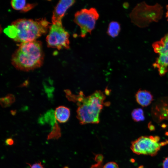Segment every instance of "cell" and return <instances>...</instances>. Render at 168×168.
Masks as SVG:
<instances>
[{"instance_id":"6da1fadb","label":"cell","mask_w":168,"mask_h":168,"mask_svg":"<svg viewBox=\"0 0 168 168\" xmlns=\"http://www.w3.org/2000/svg\"><path fill=\"white\" fill-rule=\"evenodd\" d=\"M65 92L68 99L76 103L78 106L77 117L82 125L99 123L100 114L104 106L110 105L104 102L105 95L100 90L96 91L87 96L82 91L77 95L72 94L68 90Z\"/></svg>"},{"instance_id":"7a4b0ae2","label":"cell","mask_w":168,"mask_h":168,"mask_svg":"<svg viewBox=\"0 0 168 168\" xmlns=\"http://www.w3.org/2000/svg\"><path fill=\"white\" fill-rule=\"evenodd\" d=\"M50 24L44 18L19 19L13 21L3 31L15 41L21 43L36 40L47 33Z\"/></svg>"},{"instance_id":"3957f363","label":"cell","mask_w":168,"mask_h":168,"mask_svg":"<svg viewBox=\"0 0 168 168\" xmlns=\"http://www.w3.org/2000/svg\"><path fill=\"white\" fill-rule=\"evenodd\" d=\"M44 59L42 43L35 40L21 43L12 54L11 60L17 70L29 71L40 67Z\"/></svg>"},{"instance_id":"277c9868","label":"cell","mask_w":168,"mask_h":168,"mask_svg":"<svg viewBox=\"0 0 168 168\" xmlns=\"http://www.w3.org/2000/svg\"><path fill=\"white\" fill-rule=\"evenodd\" d=\"M159 136H142L132 141L130 149L138 155L156 156L161 147L168 144V140L159 142Z\"/></svg>"},{"instance_id":"5b68a950","label":"cell","mask_w":168,"mask_h":168,"mask_svg":"<svg viewBox=\"0 0 168 168\" xmlns=\"http://www.w3.org/2000/svg\"><path fill=\"white\" fill-rule=\"evenodd\" d=\"M99 17L97 11L93 7L82 9L75 13L74 21L80 28L82 37H85L88 33H91Z\"/></svg>"},{"instance_id":"8992f818","label":"cell","mask_w":168,"mask_h":168,"mask_svg":"<svg viewBox=\"0 0 168 168\" xmlns=\"http://www.w3.org/2000/svg\"><path fill=\"white\" fill-rule=\"evenodd\" d=\"M69 34L63 27L62 23L52 24L49 27L46 38L47 46L58 50L63 48L69 49Z\"/></svg>"},{"instance_id":"52a82bcc","label":"cell","mask_w":168,"mask_h":168,"mask_svg":"<svg viewBox=\"0 0 168 168\" xmlns=\"http://www.w3.org/2000/svg\"><path fill=\"white\" fill-rule=\"evenodd\" d=\"M152 47L154 52L159 55L153 67L158 69L168 68V33L160 40L153 43Z\"/></svg>"},{"instance_id":"ba28073f","label":"cell","mask_w":168,"mask_h":168,"mask_svg":"<svg viewBox=\"0 0 168 168\" xmlns=\"http://www.w3.org/2000/svg\"><path fill=\"white\" fill-rule=\"evenodd\" d=\"M73 0H62L59 1L53 11L52 24L62 23V19L67 9L75 2Z\"/></svg>"},{"instance_id":"9c48e42d","label":"cell","mask_w":168,"mask_h":168,"mask_svg":"<svg viewBox=\"0 0 168 168\" xmlns=\"http://www.w3.org/2000/svg\"><path fill=\"white\" fill-rule=\"evenodd\" d=\"M137 102L142 107H146L150 105L153 100L152 94L149 91L139 89L135 94Z\"/></svg>"},{"instance_id":"30bf717a","label":"cell","mask_w":168,"mask_h":168,"mask_svg":"<svg viewBox=\"0 0 168 168\" xmlns=\"http://www.w3.org/2000/svg\"><path fill=\"white\" fill-rule=\"evenodd\" d=\"M55 119L60 123H65L68 120L70 114V109L64 106L56 108L54 112Z\"/></svg>"},{"instance_id":"8fae6325","label":"cell","mask_w":168,"mask_h":168,"mask_svg":"<svg viewBox=\"0 0 168 168\" xmlns=\"http://www.w3.org/2000/svg\"><path fill=\"white\" fill-rule=\"evenodd\" d=\"M12 7L15 10L21 12H26L33 8L36 5L35 3H30L26 0H13L11 2Z\"/></svg>"},{"instance_id":"7c38bea8","label":"cell","mask_w":168,"mask_h":168,"mask_svg":"<svg viewBox=\"0 0 168 168\" xmlns=\"http://www.w3.org/2000/svg\"><path fill=\"white\" fill-rule=\"evenodd\" d=\"M120 29L119 23L116 21H112L109 25L107 34L110 37L114 38L119 35Z\"/></svg>"},{"instance_id":"4fadbf2b","label":"cell","mask_w":168,"mask_h":168,"mask_svg":"<svg viewBox=\"0 0 168 168\" xmlns=\"http://www.w3.org/2000/svg\"><path fill=\"white\" fill-rule=\"evenodd\" d=\"M131 116L133 119L136 122L143 121L145 119L143 110L141 108L134 109L132 112Z\"/></svg>"},{"instance_id":"5bb4252c","label":"cell","mask_w":168,"mask_h":168,"mask_svg":"<svg viewBox=\"0 0 168 168\" xmlns=\"http://www.w3.org/2000/svg\"><path fill=\"white\" fill-rule=\"evenodd\" d=\"M61 135L60 129L56 122L53 127L51 132L48 136V139H58Z\"/></svg>"},{"instance_id":"9a60e30c","label":"cell","mask_w":168,"mask_h":168,"mask_svg":"<svg viewBox=\"0 0 168 168\" xmlns=\"http://www.w3.org/2000/svg\"><path fill=\"white\" fill-rule=\"evenodd\" d=\"M103 168H119L118 164L115 162L111 161L106 163Z\"/></svg>"},{"instance_id":"2e32d148","label":"cell","mask_w":168,"mask_h":168,"mask_svg":"<svg viewBox=\"0 0 168 168\" xmlns=\"http://www.w3.org/2000/svg\"><path fill=\"white\" fill-rule=\"evenodd\" d=\"M30 167V168H44L43 165L40 161L36 162L32 165L27 163Z\"/></svg>"},{"instance_id":"e0dca14e","label":"cell","mask_w":168,"mask_h":168,"mask_svg":"<svg viewBox=\"0 0 168 168\" xmlns=\"http://www.w3.org/2000/svg\"><path fill=\"white\" fill-rule=\"evenodd\" d=\"M148 128L149 130L151 131H153L155 130V127L151 121H150L148 124Z\"/></svg>"},{"instance_id":"ac0fdd59","label":"cell","mask_w":168,"mask_h":168,"mask_svg":"<svg viewBox=\"0 0 168 168\" xmlns=\"http://www.w3.org/2000/svg\"><path fill=\"white\" fill-rule=\"evenodd\" d=\"M163 168H168V157L164 160L162 164Z\"/></svg>"},{"instance_id":"d6986e66","label":"cell","mask_w":168,"mask_h":168,"mask_svg":"<svg viewBox=\"0 0 168 168\" xmlns=\"http://www.w3.org/2000/svg\"><path fill=\"white\" fill-rule=\"evenodd\" d=\"M14 141L11 138H7L5 141V143L7 145H12L13 144Z\"/></svg>"},{"instance_id":"ffe728a7","label":"cell","mask_w":168,"mask_h":168,"mask_svg":"<svg viewBox=\"0 0 168 168\" xmlns=\"http://www.w3.org/2000/svg\"><path fill=\"white\" fill-rule=\"evenodd\" d=\"M167 12L166 13V17L167 18V20L168 21V5H166Z\"/></svg>"},{"instance_id":"44dd1931","label":"cell","mask_w":168,"mask_h":168,"mask_svg":"<svg viewBox=\"0 0 168 168\" xmlns=\"http://www.w3.org/2000/svg\"><path fill=\"white\" fill-rule=\"evenodd\" d=\"M161 126L162 128H165L166 127L167 125L165 124H162Z\"/></svg>"},{"instance_id":"7402d4cb","label":"cell","mask_w":168,"mask_h":168,"mask_svg":"<svg viewBox=\"0 0 168 168\" xmlns=\"http://www.w3.org/2000/svg\"><path fill=\"white\" fill-rule=\"evenodd\" d=\"M63 168H69L68 166H65L63 167Z\"/></svg>"}]
</instances>
